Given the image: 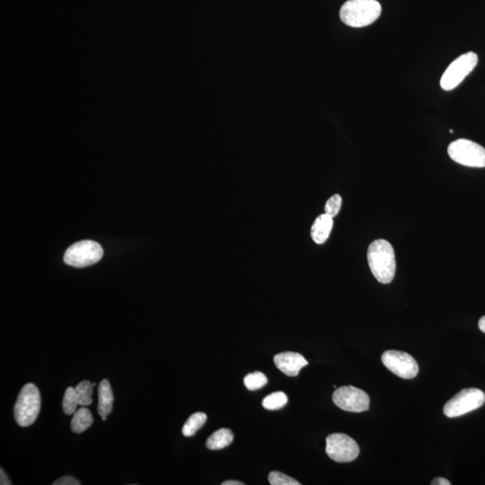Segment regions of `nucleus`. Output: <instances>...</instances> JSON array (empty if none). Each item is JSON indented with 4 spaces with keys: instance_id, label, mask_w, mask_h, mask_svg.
<instances>
[{
    "instance_id": "8",
    "label": "nucleus",
    "mask_w": 485,
    "mask_h": 485,
    "mask_svg": "<svg viewBox=\"0 0 485 485\" xmlns=\"http://www.w3.org/2000/svg\"><path fill=\"white\" fill-rule=\"evenodd\" d=\"M325 451L328 457L336 462L348 463L356 460L360 454V448L348 435L334 433L327 437Z\"/></svg>"
},
{
    "instance_id": "11",
    "label": "nucleus",
    "mask_w": 485,
    "mask_h": 485,
    "mask_svg": "<svg viewBox=\"0 0 485 485\" xmlns=\"http://www.w3.org/2000/svg\"><path fill=\"white\" fill-rule=\"evenodd\" d=\"M274 363L282 373L289 377H296L300 374L301 369L309 364L302 355L291 351L275 355Z\"/></svg>"
},
{
    "instance_id": "12",
    "label": "nucleus",
    "mask_w": 485,
    "mask_h": 485,
    "mask_svg": "<svg viewBox=\"0 0 485 485\" xmlns=\"http://www.w3.org/2000/svg\"><path fill=\"white\" fill-rule=\"evenodd\" d=\"M333 226V218L327 214H322L316 218L311 227V238L318 245L324 244L329 238Z\"/></svg>"
},
{
    "instance_id": "26",
    "label": "nucleus",
    "mask_w": 485,
    "mask_h": 485,
    "mask_svg": "<svg viewBox=\"0 0 485 485\" xmlns=\"http://www.w3.org/2000/svg\"><path fill=\"white\" fill-rule=\"evenodd\" d=\"M478 325L482 332L485 333V316L479 320Z\"/></svg>"
},
{
    "instance_id": "14",
    "label": "nucleus",
    "mask_w": 485,
    "mask_h": 485,
    "mask_svg": "<svg viewBox=\"0 0 485 485\" xmlns=\"http://www.w3.org/2000/svg\"><path fill=\"white\" fill-rule=\"evenodd\" d=\"M94 418L90 410L85 406L79 408L73 415L71 430L75 433H82L93 424Z\"/></svg>"
},
{
    "instance_id": "15",
    "label": "nucleus",
    "mask_w": 485,
    "mask_h": 485,
    "mask_svg": "<svg viewBox=\"0 0 485 485\" xmlns=\"http://www.w3.org/2000/svg\"><path fill=\"white\" fill-rule=\"evenodd\" d=\"M233 440L234 434L229 429H220L209 437L206 446L211 451H220L231 444Z\"/></svg>"
},
{
    "instance_id": "29",
    "label": "nucleus",
    "mask_w": 485,
    "mask_h": 485,
    "mask_svg": "<svg viewBox=\"0 0 485 485\" xmlns=\"http://www.w3.org/2000/svg\"><path fill=\"white\" fill-rule=\"evenodd\" d=\"M449 132H451V133L454 132L453 130H449Z\"/></svg>"
},
{
    "instance_id": "19",
    "label": "nucleus",
    "mask_w": 485,
    "mask_h": 485,
    "mask_svg": "<svg viewBox=\"0 0 485 485\" xmlns=\"http://www.w3.org/2000/svg\"><path fill=\"white\" fill-rule=\"evenodd\" d=\"M78 405L79 404L78 398H76V389L74 387H68L66 392H65L63 403H62L64 413L67 415H74L76 411L78 410Z\"/></svg>"
},
{
    "instance_id": "23",
    "label": "nucleus",
    "mask_w": 485,
    "mask_h": 485,
    "mask_svg": "<svg viewBox=\"0 0 485 485\" xmlns=\"http://www.w3.org/2000/svg\"><path fill=\"white\" fill-rule=\"evenodd\" d=\"M53 485H81V483L76 478L72 477V476L67 475L64 477L58 479L53 483Z\"/></svg>"
},
{
    "instance_id": "3",
    "label": "nucleus",
    "mask_w": 485,
    "mask_h": 485,
    "mask_svg": "<svg viewBox=\"0 0 485 485\" xmlns=\"http://www.w3.org/2000/svg\"><path fill=\"white\" fill-rule=\"evenodd\" d=\"M41 410V395L34 384H26L21 390L14 408V419L21 427L34 424Z\"/></svg>"
},
{
    "instance_id": "10",
    "label": "nucleus",
    "mask_w": 485,
    "mask_h": 485,
    "mask_svg": "<svg viewBox=\"0 0 485 485\" xmlns=\"http://www.w3.org/2000/svg\"><path fill=\"white\" fill-rule=\"evenodd\" d=\"M381 360L387 369L404 380H412L418 374L419 367L415 358L404 351H384Z\"/></svg>"
},
{
    "instance_id": "25",
    "label": "nucleus",
    "mask_w": 485,
    "mask_h": 485,
    "mask_svg": "<svg viewBox=\"0 0 485 485\" xmlns=\"http://www.w3.org/2000/svg\"><path fill=\"white\" fill-rule=\"evenodd\" d=\"M431 484L433 485H451V482L446 480L445 478H435L433 482H431Z\"/></svg>"
},
{
    "instance_id": "21",
    "label": "nucleus",
    "mask_w": 485,
    "mask_h": 485,
    "mask_svg": "<svg viewBox=\"0 0 485 485\" xmlns=\"http://www.w3.org/2000/svg\"><path fill=\"white\" fill-rule=\"evenodd\" d=\"M269 482L271 485H300V482L295 480L291 476L277 471L270 473Z\"/></svg>"
},
{
    "instance_id": "1",
    "label": "nucleus",
    "mask_w": 485,
    "mask_h": 485,
    "mask_svg": "<svg viewBox=\"0 0 485 485\" xmlns=\"http://www.w3.org/2000/svg\"><path fill=\"white\" fill-rule=\"evenodd\" d=\"M368 262L378 282L387 284L394 279L396 269L395 250L389 242L384 239L372 242L368 249Z\"/></svg>"
},
{
    "instance_id": "24",
    "label": "nucleus",
    "mask_w": 485,
    "mask_h": 485,
    "mask_svg": "<svg viewBox=\"0 0 485 485\" xmlns=\"http://www.w3.org/2000/svg\"><path fill=\"white\" fill-rule=\"evenodd\" d=\"M0 473H1V475H0V484H1V485H10V484H12L11 481L10 480V478H8V475H6L4 470H3V469L0 470Z\"/></svg>"
},
{
    "instance_id": "22",
    "label": "nucleus",
    "mask_w": 485,
    "mask_h": 485,
    "mask_svg": "<svg viewBox=\"0 0 485 485\" xmlns=\"http://www.w3.org/2000/svg\"><path fill=\"white\" fill-rule=\"evenodd\" d=\"M342 199L339 194L333 195L329 200H327L324 206L325 214L329 215L330 217H336L341 209Z\"/></svg>"
},
{
    "instance_id": "13",
    "label": "nucleus",
    "mask_w": 485,
    "mask_h": 485,
    "mask_svg": "<svg viewBox=\"0 0 485 485\" xmlns=\"http://www.w3.org/2000/svg\"><path fill=\"white\" fill-rule=\"evenodd\" d=\"M114 405V393L110 383L107 380H103L99 387V413L101 416L110 415Z\"/></svg>"
},
{
    "instance_id": "9",
    "label": "nucleus",
    "mask_w": 485,
    "mask_h": 485,
    "mask_svg": "<svg viewBox=\"0 0 485 485\" xmlns=\"http://www.w3.org/2000/svg\"><path fill=\"white\" fill-rule=\"evenodd\" d=\"M333 403L346 412L362 413L369 408V396L363 390L348 386L337 389L333 395Z\"/></svg>"
},
{
    "instance_id": "20",
    "label": "nucleus",
    "mask_w": 485,
    "mask_h": 485,
    "mask_svg": "<svg viewBox=\"0 0 485 485\" xmlns=\"http://www.w3.org/2000/svg\"><path fill=\"white\" fill-rule=\"evenodd\" d=\"M267 382V377L262 372H254V373L248 374L244 380L245 387L248 390H252V391L253 390L262 389Z\"/></svg>"
},
{
    "instance_id": "4",
    "label": "nucleus",
    "mask_w": 485,
    "mask_h": 485,
    "mask_svg": "<svg viewBox=\"0 0 485 485\" xmlns=\"http://www.w3.org/2000/svg\"><path fill=\"white\" fill-rule=\"evenodd\" d=\"M452 161L469 167H485V149L474 141L460 138L448 147Z\"/></svg>"
},
{
    "instance_id": "27",
    "label": "nucleus",
    "mask_w": 485,
    "mask_h": 485,
    "mask_svg": "<svg viewBox=\"0 0 485 485\" xmlns=\"http://www.w3.org/2000/svg\"><path fill=\"white\" fill-rule=\"evenodd\" d=\"M242 482L238 481H226L223 483V485H244Z\"/></svg>"
},
{
    "instance_id": "16",
    "label": "nucleus",
    "mask_w": 485,
    "mask_h": 485,
    "mask_svg": "<svg viewBox=\"0 0 485 485\" xmlns=\"http://www.w3.org/2000/svg\"><path fill=\"white\" fill-rule=\"evenodd\" d=\"M207 421V415L203 413H196L189 417L185 425H183L182 433L183 436L190 437L194 436L195 433L203 427Z\"/></svg>"
},
{
    "instance_id": "7",
    "label": "nucleus",
    "mask_w": 485,
    "mask_h": 485,
    "mask_svg": "<svg viewBox=\"0 0 485 485\" xmlns=\"http://www.w3.org/2000/svg\"><path fill=\"white\" fill-rule=\"evenodd\" d=\"M485 395L477 389H466L455 395L445 404L444 415L448 418L462 416L483 406Z\"/></svg>"
},
{
    "instance_id": "5",
    "label": "nucleus",
    "mask_w": 485,
    "mask_h": 485,
    "mask_svg": "<svg viewBox=\"0 0 485 485\" xmlns=\"http://www.w3.org/2000/svg\"><path fill=\"white\" fill-rule=\"evenodd\" d=\"M103 256V250L99 242L84 240L76 242L68 248L64 262L76 268H85L96 265Z\"/></svg>"
},
{
    "instance_id": "6",
    "label": "nucleus",
    "mask_w": 485,
    "mask_h": 485,
    "mask_svg": "<svg viewBox=\"0 0 485 485\" xmlns=\"http://www.w3.org/2000/svg\"><path fill=\"white\" fill-rule=\"evenodd\" d=\"M477 62L478 57L475 52H470L460 56L443 74L440 87L446 91L455 90L475 70Z\"/></svg>"
},
{
    "instance_id": "2",
    "label": "nucleus",
    "mask_w": 485,
    "mask_h": 485,
    "mask_svg": "<svg viewBox=\"0 0 485 485\" xmlns=\"http://www.w3.org/2000/svg\"><path fill=\"white\" fill-rule=\"evenodd\" d=\"M382 8L377 0H348L340 10L342 22L351 28H365L380 17Z\"/></svg>"
},
{
    "instance_id": "18",
    "label": "nucleus",
    "mask_w": 485,
    "mask_h": 485,
    "mask_svg": "<svg viewBox=\"0 0 485 485\" xmlns=\"http://www.w3.org/2000/svg\"><path fill=\"white\" fill-rule=\"evenodd\" d=\"M288 403V396L283 392H275L266 396L262 400V406L267 410L282 409Z\"/></svg>"
},
{
    "instance_id": "17",
    "label": "nucleus",
    "mask_w": 485,
    "mask_h": 485,
    "mask_svg": "<svg viewBox=\"0 0 485 485\" xmlns=\"http://www.w3.org/2000/svg\"><path fill=\"white\" fill-rule=\"evenodd\" d=\"M94 387V384L87 380L82 381L76 386V398L81 406H88L93 403L92 395H93Z\"/></svg>"
},
{
    "instance_id": "28",
    "label": "nucleus",
    "mask_w": 485,
    "mask_h": 485,
    "mask_svg": "<svg viewBox=\"0 0 485 485\" xmlns=\"http://www.w3.org/2000/svg\"><path fill=\"white\" fill-rule=\"evenodd\" d=\"M102 420L103 422H105L107 418H106V416H102Z\"/></svg>"
}]
</instances>
